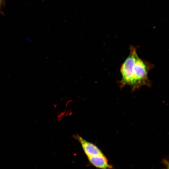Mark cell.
<instances>
[{
    "label": "cell",
    "mask_w": 169,
    "mask_h": 169,
    "mask_svg": "<svg viewBox=\"0 0 169 169\" xmlns=\"http://www.w3.org/2000/svg\"><path fill=\"white\" fill-rule=\"evenodd\" d=\"M89 162L93 166L101 169H111L112 166L109 164L104 155L87 157Z\"/></svg>",
    "instance_id": "3957f363"
},
{
    "label": "cell",
    "mask_w": 169,
    "mask_h": 169,
    "mask_svg": "<svg viewBox=\"0 0 169 169\" xmlns=\"http://www.w3.org/2000/svg\"><path fill=\"white\" fill-rule=\"evenodd\" d=\"M2 4V0H0V8H1Z\"/></svg>",
    "instance_id": "277c9868"
},
{
    "label": "cell",
    "mask_w": 169,
    "mask_h": 169,
    "mask_svg": "<svg viewBox=\"0 0 169 169\" xmlns=\"http://www.w3.org/2000/svg\"><path fill=\"white\" fill-rule=\"evenodd\" d=\"M154 66L152 64L141 59L137 54L136 48L131 45L129 54L120 67V87L128 85L134 91L144 86L151 87V83L148 75Z\"/></svg>",
    "instance_id": "6da1fadb"
},
{
    "label": "cell",
    "mask_w": 169,
    "mask_h": 169,
    "mask_svg": "<svg viewBox=\"0 0 169 169\" xmlns=\"http://www.w3.org/2000/svg\"><path fill=\"white\" fill-rule=\"evenodd\" d=\"M76 138L80 143L87 157L103 154L100 149L93 143L86 141L79 136H77Z\"/></svg>",
    "instance_id": "7a4b0ae2"
}]
</instances>
